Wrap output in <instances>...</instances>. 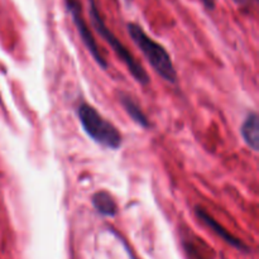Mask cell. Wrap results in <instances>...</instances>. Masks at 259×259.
Instances as JSON below:
<instances>
[{
  "mask_svg": "<svg viewBox=\"0 0 259 259\" xmlns=\"http://www.w3.org/2000/svg\"><path fill=\"white\" fill-rule=\"evenodd\" d=\"M126 30L131 35L134 45L139 48L144 57L148 60L149 65L152 66L154 71L163 78L164 81L169 83H177V72L175 68L174 62L171 60V56L166 51V48L158 42L149 37L143 28L137 23H128Z\"/></svg>",
  "mask_w": 259,
  "mask_h": 259,
  "instance_id": "cell-1",
  "label": "cell"
},
{
  "mask_svg": "<svg viewBox=\"0 0 259 259\" xmlns=\"http://www.w3.org/2000/svg\"><path fill=\"white\" fill-rule=\"evenodd\" d=\"M89 15H90V20L93 23L94 28L96 29V32L101 35V38L105 42H108V45H110V47L113 48V51L118 56L119 60L126 66L131 75L134 77V80L141 83V85H148L149 75L144 70L143 66L134 58L131 51L120 42V39L106 25L105 20L101 17L96 0H89Z\"/></svg>",
  "mask_w": 259,
  "mask_h": 259,
  "instance_id": "cell-2",
  "label": "cell"
},
{
  "mask_svg": "<svg viewBox=\"0 0 259 259\" xmlns=\"http://www.w3.org/2000/svg\"><path fill=\"white\" fill-rule=\"evenodd\" d=\"M76 114L78 116L83 132L100 146L110 149H119L123 144V137L118 128L110 121L104 119L94 106L88 103H81Z\"/></svg>",
  "mask_w": 259,
  "mask_h": 259,
  "instance_id": "cell-3",
  "label": "cell"
},
{
  "mask_svg": "<svg viewBox=\"0 0 259 259\" xmlns=\"http://www.w3.org/2000/svg\"><path fill=\"white\" fill-rule=\"evenodd\" d=\"M65 5L66 10L70 13L71 19H72L73 24H75L76 29H77L81 40L83 42L85 47L88 48V51L94 57L95 62L98 63L103 70H106V68H108V62H106L104 56L101 55L100 51H99L98 43H96L95 38H94L93 33H91V29L89 28L88 23H86L85 18H83L82 5H81L80 0H65Z\"/></svg>",
  "mask_w": 259,
  "mask_h": 259,
  "instance_id": "cell-4",
  "label": "cell"
},
{
  "mask_svg": "<svg viewBox=\"0 0 259 259\" xmlns=\"http://www.w3.org/2000/svg\"><path fill=\"white\" fill-rule=\"evenodd\" d=\"M195 214H196V217L199 218V219L201 220V222L204 223L206 227H209L210 229L215 233V234L219 235V237L222 238L225 243L230 244L232 247L237 248V249H239L240 252H244V253L249 252L250 250L249 247H248L245 243H243L242 240L238 239L237 237H234L233 234H230V233L228 232V230L225 229V228L223 227L219 222H217V220H215L214 218H212L211 215L206 211V210L202 209L201 206L195 207Z\"/></svg>",
  "mask_w": 259,
  "mask_h": 259,
  "instance_id": "cell-5",
  "label": "cell"
},
{
  "mask_svg": "<svg viewBox=\"0 0 259 259\" xmlns=\"http://www.w3.org/2000/svg\"><path fill=\"white\" fill-rule=\"evenodd\" d=\"M240 134H242L243 141L252 151H259V119L255 111H250L245 116L240 126Z\"/></svg>",
  "mask_w": 259,
  "mask_h": 259,
  "instance_id": "cell-6",
  "label": "cell"
},
{
  "mask_svg": "<svg viewBox=\"0 0 259 259\" xmlns=\"http://www.w3.org/2000/svg\"><path fill=\"white\" fill-rule=\"evenodd\" d=\"M94 209L96 212L106 218H114L118 212V205H116L114 197L108 191H98L93 195L91 199Z\"/></svg>",
  "mask_w": 259,
  "mask_h": 259,
  "instance_id": "cell-7",
  "label": "cell"
},
{
  "mask_svg": "<svg viewBox=\"0 0 259 259\" xmlns=\"http://www.w3.org/2000/svg\"><path fill=\"white\" fill-rule=\"evenodd\" d=\"M119 101L123 105V108L125 109L126 114L133 119V121H136L138 125H141L142 128L148 129L151 128V121H149L148 116L143 113V110L141 109V106L133 100L129 95L126 94L120 93L119 94Z\"/></svg>",
  "mask_w": 259,
  "mask_h": 259,
  "instance_id": "cell-8",
  "label": "cell"
},
{
  "mask_svg": "<svg viewBox=\"0 0 259 259\" xmlns=\"http://www.w3.org/2000/svg\"><path fill=\"white\" fill-rule=\"evenodd\" d=\"M200 2L209 10H214L215 7H217V0H200Z\"/></svg>",
  "mask_w": 259,
  "mask_h": 259,
  "instance_id": "cell-9",
  "label": "cell"
},
{
  "mask_svg": "<svg viewBox=\"0 0 259 259\" xmlns=\"http://www.w3.org/2000/svg\"><path fill=\"white\" fill-rule=\"evenodd\" d=\"M233 2L239 7H248L250 4V0H233Z\"/></svg>",
  "mask_w": 259,
  "mask_h": 259,
  "instance_id": "cell-10",
  "label": "cell"
},
{
  "mask_svg": "<svg viewBox=\"0 0 259 259\" xmlns=\"http://www.w3.org/2000/svg\"><path fill=\"white\" fill-rule=\"evenodd\" d=\"M128 2H133V0H128Z\"/></svg>",
  "mask_w": 259,
  "mask_h": 259,
  "instance_id": "cell-11",
  "label": "cell"
}]
</instances>
